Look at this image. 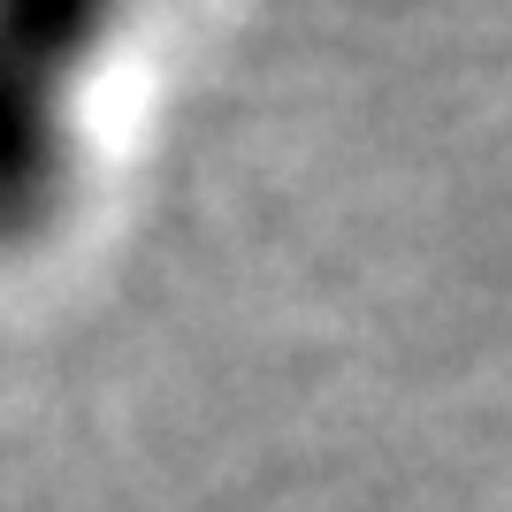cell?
I'll return each instance as SVG.
<instances>
[{"label":"cell","mask_w":512,"mask_h":512,"mask_svg":"<svg viewBox=\"0 0 512 512\" xmlns=\"http://www.w3.org/2000/svg\"><path fill=\"white\" fill-rule=\"evenodd\" d=\"M123 0H0V253L54 230L77 176V100Z\"/></svg>","instance_id":"obj_1"}]
</instances>
